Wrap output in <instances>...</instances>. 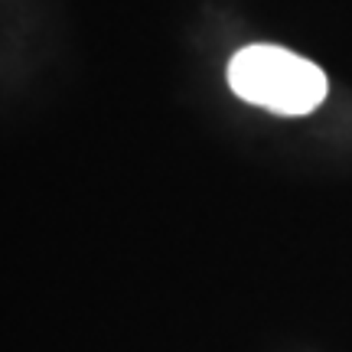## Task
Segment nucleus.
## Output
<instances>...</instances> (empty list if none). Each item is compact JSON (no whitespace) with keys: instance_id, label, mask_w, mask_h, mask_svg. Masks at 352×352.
<instances>
[{"instance_id":"nucleus-1","label":"nucleus","mask_w":352,"mask_h":352,"mask_svg":"<svg viewBox=\"0 0 352 352\" xmlns=\"http://www.w3.org/2000/svg\"><path fill=\"white\" fill-rule=\"evenodd\" d=\"M228 85L248 104L274 114H310L327 98L323 69L284 46H245L228 63Z\"/></svg>"}]
</instances>
